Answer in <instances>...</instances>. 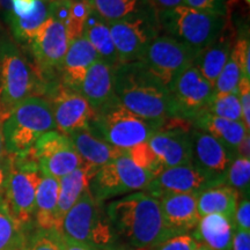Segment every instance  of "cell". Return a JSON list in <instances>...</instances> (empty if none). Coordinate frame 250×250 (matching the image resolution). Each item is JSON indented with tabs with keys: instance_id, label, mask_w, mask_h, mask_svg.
<instances>
[{
	"instance_id": "cell-52",
	"label": "cell",
	"mask_w": 250,
	"mask_h": 250,
	"mask_svg": "<svg viewBox=\"0 0 250 250\" xmlns=\"http://www.w3.org/2000/svg\"><path fill=\"white\" fill-rule=\"evenodd\" d=\"M11 1L12 0H0V11L8 14L11 12Z\"/></svg>"
},
{
	"instance_id": "cell-34",
	"label": "cell",
	"mask_w": 250,
	"mask_h": 250,
	"mask_svg": "<svg viewBox=\"0 0 250 250\" xmlns=\"http://www.w3.org/2000/svg\"><path fill=\"white\" fill-rule=\"evenodd\" d=\"M205 111L217 117L225 118V120L242 122L241 104H240L237 92L226 94V95H213Z\"/></svg>"
},
{
	"instance_id": "cell-36",
	"label": "cell",
	"mask_w": 250,
	"mask_h": 250,
	"mask_svg": "<svg viewBox=\"0 0 250 250\" xmlns=\"http://www.w3.org/2000/svg\"><path fill=\"white\" fill-rule=\"evenodd\" d=\"M124 153L132 160L137 166H139L143 169L147 170L153 176H156L165 169L162 167L161 162L156 158L154 152L149 147L148 143H143L139 145L131 147L129 149H124Z\"/></svg>"
},
{
	"instance_id": "cell-9",
	"label": "cell",
	"mask_w": 250,
	"mask_h": 250,
	"mask_svg": "<svg viewBox=\"0 0 250 250\" xmlns=\"http://www.w3.org/2000/svg\"><path fill=\"white\" fill-rule=\"evenodd\" d=\"M153 177L124 153L96 170L88 190L96 202L103 203L117 196L144 191Z\"/></svg>"
},
{
	"instance_id": "cell-53",
	"label": "cell",
	"mask_w": 250,
	"mask_h": 250,
	"mask_svg": "<svg viewBox=\"0 0 250 250\" xmlns=\"http://www.w3.org/2000/svg\"><path fill=\"white\" fill-rule=\"evenodd\" d=\"M193 250H212V249H210L208 247H206L204 245H199V243H198V245L196 246V248Z\"/></svg>"
},
{
	"instance_id": "cell-26",
	"label": "cell",
	"mask_w": 250,
	"mask_h": 250,
	"mask_svg": "<svg viewBox=\"0 0 250 250\" xmlns=\"http://www.w3.org/2000/svg\"><path fill=\"white\" fill-rule=\"evenodd\" d=\"M96 173V169L89 166L83 165L72 173L65 175L58 180V204H57V228L61 232L62 219L80 198L81 195L88 189L89 182Z\"/></svg>"
},
{
	"instance_id": "cell-1",
	"label": "cell",
	"mask_w": 250,
	"mask_h": 250,
	"mask_svg": "<svg viewBox=\"0 0 250 250\" xmlns=\"http://www.w3.org/2000/svg\"><path fill=\"white\" fill-rule=\"evenodd\" d=\"M105 213L118 239L134 250H149L179 235L166 224L159 199L145 191L110 202Z\"/></svg>"
},
{
	"instance_id": "cell-33",
	"label": "cell",
	"mask_w": 250,
	"mask_h": 250,
	"mask_svg": "<svg viewBox=\"0 0 250 250\" xmlns=\"http://www.w3.org/2000/svg\"><path fill=\"white\" fill-rule=\"evenodd\" d=\"M28 234L15 221L4 199H0V250H9Z\"/></svg>"
},
{
	"instance_id": "cell-2",
	"label": "cell",
	"mask_w": 250,
	"mask_h": 250,
	"mask_svg": "<svg viewBox=\"0 0 250 250\" xmlns=\"http://www.w3.org/2000/svg\"><path fill=\"white\" fill-rule=\"evenodd\" d=\"M114 92L124 108L145 120L180 117L168 87L138 61L122 62L114 67Z\"/></svg>"
},
{
	"instance_id": "cell-32",
	"label": "cell",
	"mask_w": 250,
	"mask_h": 250,
	"mask_svg": "<svg viewBox=\"0 0 250 250\" xmlns=\"http://www.w3.org/2000/svg\"><path fill=\"white\" fill-rule=\"evenodd\" d=\"M92 11L88 0H68V13L64 23L68 42L83 36V28Z\"/></svg>"
},
{
	"instance_id": "cell-41",
	"label": "cell",
	"mask_w": 250,
	"mask_h": 250,
	"mask_svg": "<svg viewBox=\"0 0 250 250\" xmlns=\"http://www.w3.org/2000/svg\"><path fill=\"white\" fill-rule=\"evenodd\" d=\"M198 243L191 234H179L149 250H193Z\"/></svg>"
},
{
	"instance_id": "cell-49",
	"label": "cell",
	"mask_w": 250,
	"mask_h": 250,
	"mask_svg": "<svg viewBox=\"0 0 250 250\" xmlns=\"http://www.w3.org/2000/svg\"><path fill=\"white\" fill-rule=\"evenodd\" d=\"M236 158L250 159V134L245 137L236 148Z\"/></svg>"
},
{
	"instance_id": "cell-35",
	"label": "cell",
	"mask_w": 250,
	"mask_h": 250,
	"mask_svg": "<svg viewBox=\"0 0 250 250\" xmlns=\"http://www.w3.org/2000/svg\"><path fill=\"white\" fill-rule=\"evenodd\" d=\"M226 186L239 193L240 197L249 196L250 159L235 158L226 174Z\"/></svg>"
},
{
	"instance_id": "cell-14",
	"label": "cell",
	"mask_w": 250,
	"mask_h": 250,
	"mask_svg": "<svg viewBox=\"0 0 250 250\" xmlns=\"http://www.w3.org/2000/svg\"><path fill=\"white\" fill-rule=\"evenodd\" d=\"M223 186L210 175L197 168L195 165L188 164L176 167L166 168L152 179L144 190L155 198H160L169 193H197L208 188Z\"/></svg>"
},
{
	"instance_id": "cell-12",
	"label": "cell",
	"mask_w": 250,
	"mask_h": 250,
	"mask_svg": "<svg viewBox=\"0 0 250 250\" xmlns=\"http://www.w3.org/2000/svg\"><path fill=\"white\" fill-rule=\"evenodd\" d=\"M29 153L43 175L57 180L83 165L70 137L58 130L49 131L40 137Z\"/></svg>"
},
{
	"instance_id": "cell-4",
	"label": "cell",
	"mask_w": 250,
	"mask_h": 250,
	"mask_svg": "<svg viewBox=\"0 0 250 250\" xmlns=\"http://www.w3.org/2000/svg\"><path fill=\"white\" fill-rule=\"evenodd\" d=\"M61 233L64 237L100 250H124L102 203L96 202L88 189L62 219Z\"/></svg>"
},
{
	"instance_id": "cell-38",
	"label": "cell",
	"mask_w": 250,
	"mask_h": 250,
	"mask_svg": "<svg viewBox=\"0 0 250 250\" xmlns=\"http://www.w3.org/2000/svg\"><path fill=\"white\" fill-rule=\"evenodd\" d=\"M240 78H241V73H240L239 67L229 56V59L215 80L213 95H226V94L237 92Z\"/></svg>"
},
{
	"instance_id": "cell-51",
	"label": "cell",
	"mask_w": 250,
	"mask_h": 250,
	"mask_svg": "<svg viewBox=\"0 0 250 250\" xmlns=\"http://www.w3.org/2000/svg\"><path fill=\"white\" fill-rule=\"evenodd\" d=\"M9 250H29V246H28V235L24 237L23 240H21L20 242H18L14 247H12Z\"/></svg>"
},
{
	"instance_id": "cell-22",
	"label": "cell",
	"mask_w": 250,
	"mask_h": 250,
	"mask_svg": "<svg viewBox=\"0 0 250 250\" xmlns=\"http://www.w3.org/2000/svg\"><path fill=\"white\" fill-rule=\"evenodd\" d=\"M189 121L195 129L201 130L219 140L235 155V158L237 146L249 134V131L246 129L242 122L225 120L205 110L197 112Z\"/></svg>"
},
{
	"instance_id": "cell-15",
	"label": "cell",
	"mask_w": 250,
	"mask_h": 250,
	"mask_svg": "<svg viewBox=\"0 0 250 250\" xmlns=\"http://www.w3.org/2000/svg\"><path fill=\"white\" fill-rule=\"evenodd\" d=\"M28 44L37 64L40 76L43 73L50 76L54 70H61L70 42L64 24L49 17Z\"/></svg>"
},
{
	"instance_id": "cell-10",
	"label": "cell",
	"mask_w": 250,
	"mask_h": 250,
	"mask_svg": "<svg viewBox=\"0 0 250 250\" xmlns=\"http://www.w3.org/2000/svg\"><path fill=\"white\" fill-rule=\"evenodd\" d=\"M198 50L184 45L167 35H156L143 50L138 62L166 87L192 65Z\"/></svg>"
},
{
	"instance_id": "cell-18",
	"label": "cell",
	"mask_w": 250,
	"mask_h": 250,
	"mask_svg": "<svg viewBox=\"0 0 250 250\" xmlns=\"http://www.w3.org/2000/svg\"><path fill=\"white\" fill-rule=\"evenodd\" d=\"M191 164L210 175L220 184L226 183V174L235 155L210 134L193 129L191 133Z\"/></svg>"
},
{
	"instance_id": "cell-31",
	"label": "cell",
	"mask_w": 250,
	"mask_h": 250,
	"mask_svg": "<svg viewBox=\"0 0 250 250\" xmlns=\"http://www.w3.org/2000/svg\"><path fill=\"white\" fill-rule=\"evenodd\" d=\"M92 8L107 23L139 15V0H88Z\"/></svg>"
},
{
	"instance_id": "cell-50",
	"label": "cell",
	"mask_w": 250,
	"mask_h": 250,
	"mask_svg": "<svg viewBox=\"0 0 250 250\" xmlns=\"http://www.w3.org/2000/svg\"><path fill=\"white\" fill-rule=\"evenodd\" d=\"M6 114H2L0 112V162H1L4 159L7 158L8 153L6 151L5 146V138H4V132H2V125H4Z\"/></svg>"
},
{
	"instance_id": "cell-28",
	"label": "cell",
	"mask_w": 250,
	"mask_h": 250,
	"mask_svg": "<svg viewBox=\"0 0 250 250\" xmlns=\"http://www.w3.org/2000/svg\"><path fill=\"white\" fill-rule=\"evenodd\" d=\"M239 199V193L226 184L208 188L197 195V210L201 217L223 214L233 219Z\"/></svg>"
},
{
	"instance_id": "cell-39",
	"label": "cell",
	"mask_w": 250,
	"mask_h": 250,
	"mask_svg": "<svg viewBox=\"0 0 250 250\" xmlns=\"http://www.w3.org/2000/svg\"><path fill=\"white\" fill-rule=\"evenodd\" d=\"M230 58L236 62L241 77L250 79V42L248 30L234 41Z\"/></svg>"
},
{
	"instance_id": "cell-23",
	"label": "cell",
	"mask_w": 250,
	"mask_h": 250,
	"mask_svg": "<svg viewBox=\"0 0 250 250\" xmlns=\"http://www.w3.org/2000/svg\"><path fill=\"white\" fill-rule=\"evenodd\" d=\"M234 34L227 30V24L210 45L199 50L192 65L208 83L214 86L215 80L226 65L234 44Z\"/></svg>"
},
{
	"instance_id": "cell-30",
	"label": "cell",
	"mask_w": 250,
	"mask_h": 250,
	"mask_svg": "<svg viewBox=\"0 0 250 250\" xmlns=\"http://www.w3.org/2000/svg\"><path fill=\"white\" fill-rule=\"evenodd\" d=\"M49 17L50 2L44 0H37L34 11L26 17L17 18L12 14H6V19L15 39L26 43H29L31 37L35 35L39 28L45 22Z\"/></svg>"
},
{
	"instance_id": "cell-24",
	"label": "cell",
	"mask_w": 250,
	"mask_h": 250,
	"mask_svg": "<svg viewBox=\"0 0 250 250\" xmlns=\"http://www.w3.org/2000/svg\"><path fill=\"white\" fill-rule=\"evenodd\" d=\"M235 225L232 218L223 214H208L201 217L191 236L199 245L212 250H230Z\"/></svg>"
},
{
	"instance_id": "cell-3",
	"label": "cell",
	"mask_w": 250,
	"mask_h": 250,
	"mask_svg": "<svg viewBox=\"0 0 250 250\" xmlns=\"http://www.w3.org/2000/svg\"><path fill=\"white\" fill-rule=\"evenodd\" d=\"M52 130L56 124L50 101L30 96L6 114L2 125L6 151L13 156L29 154L40 137Z\"/></svg>"
},
{
	"instance_id": "cell-5",
	"label": "cell",
	"mask_w": 250,
	"mask_h": 250,
	"mask_svg": "<svg viewBox=\"0 0 250 250\" xmlns=\"http://www.w3.org/2000/svg\"><path fill=\"white\" fill-rule=\"evenodd\" d=\"M155 21L162 35L198 51L210 45L227 24L226 17L197 11L186 5L156 12Z\"/></svg>"
},
{
	"instance_id": "cell-45",
	"label": "cell",
	"mask_w": 250,
	"mask_h": 250,
	"mask_svg": "<svg viewBox=\"0 0 250 250\" xmlns=\"http://www.w3.org/2000/svg\"><path fill=\"white\" fill-rule=\"evenodd\" d=\"M230 250H250V232L235 227Z\"/></svg>"
},
{
	"instance_id": "cell-13",
	"label": "cell",
	"mask_w": 250,
	"mask_h": 250,
	"mask_svg": "<svg viewBox=\"0 0 250 250\" xmlns=\"http://www.w3.org/2000/svg\"><path fill=\"white\" fill-rule=\"evenodd\" d=\"M50 104L56 124V130L64 134L88 127L95 111L88 101L77 90L70 89L62 83L51 87Z\"/></svg>"
},
{
	"instance_id": "cell-6",
	"label": "cell",
	"mask_w": 250,
	"mask_h": 250,
	"mask_svg": "<svg viewBox=\"0 0 250 250\" xmlns=\"http://www.w3.org/2000/svg\"><path fill=\"white\" fill-rule=\"evenodd\" d=\"M164 121H152L133 114L116 101L96 112L88 129L96 138L120 149H129L148 142Z\"/></svg>"
},
{
	"instance_id": "cell-8",
	"label": "cell",
	"mask_w": 250,
	"mask_h": 250,
	"mask_svg": "<svg viewBox=\"0 0 250 250\" xmlns=\"http://www.w3.org/2000/svg\"><path fill=\"white\" fill-rule=\"evenodd\" d=\"M12 156L4 201L15 221L26 233L34 228L35 199L43 174L29 154Z\"/></svg>"
},
{
	"instance_id": "cell-40",
	"label": "cell",
	"mask_w": 250,
	"mask_h": 250,
	"mask_svg": "<svg viewBox=\"0 0 250 250\" xmlns=\"http://www.w3.org/2000/svg\"><path fill=\"white\" fill-rule=\"evenodd\" d=\"M183 5L197 11L223 17H226L228 11V0H183Z\"/></svg>"
},
{
	"instance_id": "cell-21",
	"label": "cell",
	"mask_w": 250,
	"mask_h": 250,
	"mask_svg": "<svg viewBox=\"0 0 250 250\" xmlns=\"http://www.w3.org/2000/svg\"><path fill=\"white\" fill-rule=\"evenodd\" d=\"M167 226L177 234H187L201 219L197 210V193H169L159 198Z\"/></svg>"
},
{
	"instance_id": "cell-37",
	"label": "cell",
	"mask_w": 250,
	"mask_h": 250,
	"mask_svg": "<svg viewBox=\"0 0 250 250\" xmlns=\"http://www.w3.org/2000/svg\"><path fill=\"white\" fill-rule=\"evenodd\" d=\"M28 234L29 250H62V235L57 229L33 228Z\"/></svg>"
},
{
	"instance_id": "cell-47",
	"label": "cell",
	"mask_w": 250,
	"mask_h": 250,
	"mask_svg": "<svg viewBox=\"0 0 250 250\" xmlns=\"http://www.w3.org/2000/svg\"><path fill=\"white\" fill-rule=\"evenodd\" d=\"M148 1L156 9V12L171 9L183 5V0H148Z\"/></svg>"
},
{
	"instance_id": "cell-42",
	"label": "cell",
	"mask_w": 250,
	"mask_h": 250,
	"mask_svg": "<svg viewBox=\"0 0 250 250\" xmlns=\"http://www.w3.org/2000/svg\"><path fill=\"white\" fill-rule=\"evenodd\" d=\"M240 104H241L242 123L246 129L250 131V79L241 77L237 85Z\"/></svg>"
},
{
	"instance_id": "cell-19",
	"label": "cell",
	"mask_w": 250,
	"mask_h": 250,
	"mask_svg": "<svg viewBox=\"0 0 250 250\" xmlns=\"http://www.w3.org/2000/svg\"><path fill=\"white\" fill-rule=\"evenodd\" d=\"M79 92L94 111L99 112L117 101L114 92V67L101 59L94 62L87 71Z\"/></svg>"
},
{
	"instance_id": "cell-16",
	"label": "cell",
	"mask_w": 250,
	"mask_h": 250,
	"mask_svg": "<svg viewBox=\"0 0 250 250\" xmlns=\"http://www.w3.org/2000/svg\"><path fill=\"white\" fill-rule=\"evenodd\" d=\"M108 24L120 64L138 61L149 41L160 34L156 21L153 23L140 15Z\"/></svg>"
},
{
	"instance_id": "cell-17",
	"label": "cell",
	"mask_w": 250,
	"mask_h": 250,
	"mask_svg": "<svg viewBox=\"0 0 250 250\" xmlns=\"http://www.w3.org/2000/svg\"><path fill=\"white\" fill-rule=\"evenodd\" d=\"M169 90L180 117L190 120L197 112L205 110L214 94V86L190 65L171 83Z\"/></svg>"
},
{
	"instance_id": "cell-48",
	"label": "cell",
	"mask_w": 250,
	"mask_h": 250,
	"mask_svg": "<svg viewBox=\"0 0 250 250\" xmlns=\"http://www.w3.org/2000/svg\"><path fill=\"white\" fill-rule=\"evenodd\" d=\"M62 250H100L93 247H89L85 245V243H81L74 240L67 239V237L62 236Z\"/></svg>"
},
{
	"instance_id": "cell-20",
	"label": "cell",
	"mask_w": 250,
	"mask_h": 250,
	"mask_svg": "<svg viewBox=\"0 0 250 250\" xmlns=\"http://www.w3.org/2000/svg\"><path fill=\"white\" fill-rule=\"evenodd\" d=\"M98 59V52L85 37L72 41L61 66L62 85L79 92L87 71Z\"/></svg>"
},
{
	"instance_id": "cell-27",
	"label": "cell",
	"mask_w": 250,
	"mask_h": 250,
	"mask_svg": "<svg viewBox=\"0 0 250 250\" xmlns=\"http://www.w3.org/2000/svg\"><path fill=\"white\" fill-rule=\"evenodd\" d=\"M58 180L43 175L39 184L35 199L34 228L41 229H57V204H58Z\"/></svg>"
},
{
	"instance_id": "cell-44",
	"label": "cell",
	"mask_w": 250,
	"mask_h": 250,
	"mask_svg": "<svg viewBox=\"0 0 250 250\" xmlns=\"http://www.w3.org/2000/svg\"><path fill=\"white\" fill-rule=\"evenodd\" d=\"M37 0H12L11 1V12L13 17L22 18L30 14L35 8Z\"/></svg>"
},
{
	"instance_id": "cell-25",
	"label": "cell",
	"mask_w": 250,
	"mask_h": 250,
	"mask_svg": "<svg viewBox=\"0 0 250 250\" xmlns=\"http://www.w3.org/2000/svg\"><path fill=\"white\" fill-rule=\"evenodd\" d=\"M68 137L83 165L89 166L96 170L124 154V149L114 147L108 143L96 138L88 129L76 131L68 134Z\"/></svg>"
},
{
	"instance_id": "cell-29",
	"label": "cell",
	"mask_w": 250,
	"mask_h": 250,
	"mask_svg": "<svg viewBox=\"0 0 250 250\" xmlns=\"http://www.w3.org/2000/svg\"><path fill=\"white\" fill-rule=\"evenodd\" d=\"M83 36L93 45L101 61L112 67H116L120 64L117 51L109 30V24L102 20L94 9L83 28Z\"/></svg>"
},
{
	"instance_id": "cell-43",
	"label": "cell",
	"mask_w": 250,
	"mask_h": 250,
	"mask_svg": "<svg viewBox=\"0 0 250 250\" xmlns=\"http://www.w3.org/2000/svg\"><path fill=\"white\" fill-rule=\"evenodd\" d=\"M234 225L236 228L242 230L250 232V201L249 196L242 197L236 206L235 213H234Z\"/></svg>"
},
{
	"instance_id": "cell-54",
	"label": "cell",
	"mask_w": 250,
	"mask_h": 250,
	"mask_svg": "<svg viewBox=\"0 0 250 250\" xmlns=\"http://www.w3.org/2000/svg\"><path fill=\"white\" fill-rule=\"evenodd\" d=\"M245 2H246L247 5H249L250 4V0H245Z\"/></svg>"
},
{
	"instance_id": "cell-11",
	"label": "cell",
	"mask_w": 250,
	"mask_h": 250,
	"mask_svg": "<svg viewBox=\"0 0 250 250\" xmlns=\"http://www.w3.org/2000/svg\"><path fill=\"white\" fill-rule=\"evenodd\" d=\"M195 129L191 122L182 117H169L162 122L160 130L148 140L162 167L191 164V133Z\"/></svg>"
},
{
	"instance_id": "cell-55",
	"label": "cell",
	"mask_w": 250,
	"mask_h": 250,
	"mask_svg": "<svg viewBox=\"0 0 250 250\" xmlns=\"http://www.w3.org/2000/svg\"><path fill=\"white\" fill-rule=\"evenodd\" d=\"M44 1H48V2H52V1H56V0H44Z\"/></svg>"
},
{
	"instance_id": "cell-46",
	"label": "cell",
	"mask_w": 250,
	"mask_h": 250,
	"mask_svg": "<svg viewBox=\"0 0 250 250\" xmlns=\"http://www.w3.org/2000/svg\"><path fill=\"white\" fill-rule=\"evenodd\" d=\"M12 156L7 155V158L0 162V199H4L6 183H7L9 169H11Z\"/></svg>"
},
{
	"instance_id": "cell-7",
	"label": "cell",
	"mask_w": 250,
	"mask_h": 250,
	"mask_svg": "<svg viewBox=\"0 0 250 250\" xmlns=\"http://www.w3.org/2000/svg\"><path fill=\"white\" fill-rule=\"evenodd\" d=\"M46 86L39 72L11 41L0 42V112L7 114L30 96H41Z\"/></svg>"
}]
</instances>
